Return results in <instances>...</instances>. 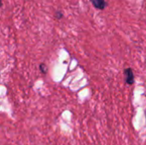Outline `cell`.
I'll use <instances>...</instances> for the list:
<instances>
[{"mask_svg": "<svg viewBox=\"0 0 146 145\" xmlns=\"http://www.w3.org/2000/svg\"><path fill=\"white\" fill-rule=\"evenodd\" d=\"M123 74L125 76V81L127 85H132L134 83V74L133 69L131 68H125L123 71Z\"/></svg>", "mask_w": 146, "mask_h": 145, "instance_id": "6da1fadb", "label": "cell"}, {"mask_svg": "<svg viewBox=\"0 0 146 145\" xmlns=\"http://www.w3.org/2000/svg\"><path fill=\"white\" fill-rule=\"evenodd\" d=\"M55 16H56V19L60 20V19H62V17L63 16V15H62V12H60V11H57V12L56 13Z\"/></svg>", "mask_w": 146, "mask_h": 145, "instance_id": "277c9868", "label": "cell"}, {"mask_svg": "<svg viewBox=\"0 0 146 145\" xmlns=\"http://www.w3.org/2000/svg\"><path fill=\"white\" fill-rule=\"evenodd\" d=\"M91 2L96 9L100 10L104 9L107 6V3L105 2V0H91Z\"/></svg>", "mask_w": 146, "mask_h": 145, "instance_id": "7a4b0ae2", "label": "cell"}, {"mask_svg": "<svg viewBox=\"0 0 146 145\" xmlns=\"http://www.w3.org/2000/svg\"><path fill=\"white\" fill-rule=\"evenodd\" d=\"M39 69H40L41 73H44V74H45L47 73V71H48V68H47V67H46V65L44 63H42V64L39 65Z\"/></svg>", "mask_w": 146, "mask_h": 145, "instance_id": "3957f363", "label": "cell"}]
</instances>
